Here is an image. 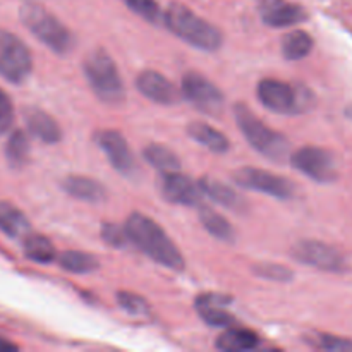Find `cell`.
Returning a JSON list of instances; mask_svg holds the SVG:
<instances>
[{"mask_svg":"<svg viewBox=\"0 0 352 352\" xmlns=\"http://www.w3.org/2000/svg\"><path fill=\"white\" fill-rule=\"evenodd\" d=\"M127 239L140 251H143L148 258L157 263L170 268V270H184V258L175 246L174 241L167 236L164 229L155 220L143 213H131L124 226Z\"/></svg>","mask_w":352,"mask_h":352,"instance_id":"6da1fadb","label":"cell"},{"mask_svg":"<svg viewBox=\"0 0 352 352\" xmlns=\"http://www.w3.org/2000/svg\"><path fill=\"white\" fill-rule=\"evenodd\" d=\"M164 24L175 36L199 50L215 52L222 47L223 38L220 30L179 2H172L167 7Z\"/></svg>","mask_w":352,"mask_h":352,"instance_id":"7a4b0ae2","label":"cell"},{"mask_svg":"<svg viewBox=\"0 0 352 352\" xmlns=\"http://www.w3.org/2000/svg\"><path fill=\"white\" fill-rule=\"evenodd\" d=\"M86 81L91 86L93 93L109 105H119L126 98L122 78L113 58L105 50L98 48L86 55L85 58Z\"/></svg>","mask_w":352,"mask_h":352,"instance_id":"3957f363","label":"cell"},{"mask_svg":"<svg viewBox=\"0 0 352 352\" xmlns=\"http://www.w3.org/2000/svg\"><path fill=\"white\" fill-rule=\"evenodd\" d=\"M265 109L285 116H298L306 112L315 103V96L309 88L299 82H284L278 79H261L256 91Z\"/></svg>","mask_w":352,"mask_h":352,"instance_id":"277c9868","label":"cell"},{"mask_svg":"<svg viewBox=\"0 0 352 352\" xmlns=\"http://www.w3.org/2000/svg\"><path fill=\"white\" fill-rule=\"evenodd\" d=\"M234 117L248 143L274 162H284L289 155V141L258 119L244 103H236Z\"/></svg>","mask_w":352,"mask_h":352,"instance_id":"5b68a950","label":"cell"},{"mask_svg":"<svg viewBox=\"0 0 352 352\" xmlns=\"http://www.w3.org/2000/svg\"><path fill=\"white\" fill-rule=\"evenodd\" d=\"M19 16L24 26L55 54L65 55L74 48V36L71 31L54 14L45 10L38 3L23 6Z\"/></svg>","mask_w":352,"mask_h":352,"instance_id":"8992f818","label":"cell"},{"mask_svg":"<svg viewBox=\"0 0 352 352\" xmlns=\"http://www.w3.org/2000/svg\"><path fill=\"white\" fill-rule=\"evenodd\" d=\"M33 71V57L26 45L10 31L0 30V76L21 85Z\"/></svg>","mask_w":352,"mask_h":352,"instance_id":"52a82bcc","label":"cell"},{"mask_svg":"<svg viewBox=\"0 0 352 352\" xmlns=\"http://www.w3.org/2000/svg\"><path fill=\"white\" fill-rule=\"evenodd\" d=\"M182 95L199 112L219 116L226 107V96L208 78L198 72H188L182 78Z\"/></svg>","mask_w":352,"mask_h":352,"instance_id":"ba28073f","label":"cell"},{"mask_svg":"<svg viewBox=\"0 0 352 352\" xmlns=\"http://www.w3.org/2000/svg\"><path fill=\"white\" fill-rule=\"evenodd\" d=\"M234 182L241 188L263 192L278 199H291L296 195V186L289 179L263 170V168L244 167L234 172Z\"/></svg>","mask_w":352,"mask_h":352,"instance_id":"9c48e42d","label":"cell"},{"mask_svg":"<svg viewBox=\"0 0 352 352\" xmlns=\"http://www.w3.org/2000/svg\"><path fill=\"white\" fill-rule=\"evenodd\" d=\"M292 256L299 263L318 268L330 274H342L347 270V261L344 254L333 246L320 241H301L292 248Z\"/></svg>","mask_w":352,"mask_h":352,"instance_id":"30bf717a","label":"cell"},{"mask_svg":"<svg viewBox=\"0 0 352 352\" xmlns=\"http://www.w3.org/2000/svg\"><path fill=\"white\" fill-rule=\"evenodd\" d=\"M292 167L316 182H333L337 179L336 158L330 151L318 146H305L291 157Z\"/></svg>","mask_w":352,"mask_h":352,"instance_id":"8fae6325","label":"cell"},{"mask_svg":"<svg viewBox=\"0 0 352 352\" xmlns=\"http://www.w3.org/2000/svg\"><path fill=\"white\" fill-rule=\"evenodd\" d=\"M158 189L160 195L167 199L168 203L184 206H199L201 203V189L186 175L177 174V172H162L158 179Z\"/></svg>","mask_w":352,"mask_h":352,"instance_id":"7c38bea8","label":"cell"},{"mask_svg":"<svg viewBox=\"0 0 352 352\" xmlns=\"http://www.w3.org/2000/svg\"><path fill=\"white\" fill-rule=\"evenodd\" d=\"M95 143L107 155V158H109V162L117 172L129 175L136 170L134 155L131 153L129 144H127L126 138L122 134L112 129L98 131L95 134Z\"/></svg>","mask_w":352,"mask_h":352,"instance_id":"4fadbf2b","label":"cell"},{"mask_svg":"<svg viewBox=\"0 0 352 352\" xmlns=\"http://www.w3.org/2000/svg\"><path fill=\"white\" fill-rule=\"evenodd\" d=\"M136 86L141 95L160 105H174L181 100V95L172 81H168L164 74L157 71L146 69L141 72L136 79Z\"/></svg>","mask_w":352,"mask_h":352,"instance_id":"5bb4252c","label":"cell"},{"mask_svg":"<svg viewBox=\"0 0 352 352\" xmlns=\"http://www.w3.org/2000/svg\"><path fill=\"white\" fill-rule=\"evenodd\" d=\"M260 14L263 23L272 28L294 26L308 19V12L301 6L287 0H260Z\"/></svg>","mask_w":352,"mask_h":352,"instance_id":"9a60e30c","label":"cell"},{"mask_svg":"<svg viewBox=\"0 0 352 352\" xmlns=\"http://www.w3.org/2000/svg\"><path fill=\"white\" fill-rule=\"evenodd\" d=\"M230 302H232V298H229V296L208 292V294L198 296L195 306L199 318H201L206 325L230 327L232 323H236V318L226 309V306L230 305Z\"/></svg>","mask_w":352,"mask_h":352,"instance_id":"2e32d148","label":"cell"},{"mask_svg":"<svg viewBox=\"0 0 352 352\" xmlns=\"http://www.w3.org/2000/svg\"><path fill=\"white\" fill-rule=\"evenodd\" d=\"M26 126L34 138L48 144L58 143L62 140V129L57 120L38 107H28L23 112Z\"/></svg>","mask_w":352,"mask_h":352,"instance_id":"e0dca14e","label":"cell"},{"mask_svg":"<svg viewBox=\"0 0 352 352\" xmlns=\"http://www.w3.org/2000/svg\"><path fill=\"white\" fill-rule=\"evenodd\" d=\"M62 189L72 198L81 199L86 203H102L105 201L107 191L98 181L85 177V175H69L62 181Z\"/></svg>","mask_w":352,"mask_h":352,"instance_id":"ac0fdd59","label":"cell"},{"mask_svg":"<svg viewBox=\"0 0 352 352\" xmlns=\"http://www.w3.org/2000/svg\"><path fill=\"white\" fill-rule=\"evenodd\" d=\"M198 186L203 195H206L210 199L219 203V205L234 210V212H243L244 210V199L241 198L239 192L236 189L229 188L227 184H223V182L217 181L213 177H201Z\"/></svg>","mask_w":352,"mask_h":352,"instance_id":"d6986e66","label":"cell"},{"mask_svg":"<svg viewBox=\"0 0 352 352\" xmlns=\"http://www.w3.org/2000/svg\"><path fill=\"white\" fill-rule=\"evenodd\" d=\"M0 230L12 239H24L31 232V223L12 203L0 201Z\"/></svg>","mask_w":352,"mask_h":352,"instance_id":"ffe728a7","label":"cell"},{"mask_svg":"<svg viewBox=\"0 0 352 352\" xmlns=\"http://www.w3.org/2000/svg\"><path fill=\"white\" fill-rule=\"evenodd\" d=\"M188 134L196 141V143L203 144L208 148L213 153H226L230 148L229 140L223 133L219 129L212 127L206 122H191L188 126Z\"/></svg>","mask_w":352,"mask_h":352,"instance_id":"44dd1931","label":"cell"},{"mask_svg":"<svg viewBox=\"0 0 352 352\" xmlns=\"http://www.w3.org/2000/svg\"><path fill=\"white\" fill-rule=\"evenodd\" d=\"M260 344V337L248 329H230L220 333L217 339L215 346L217 349L226 351V352H244V351H253L256 349Z\"/></svg>","mask_w":352,"mask_h":352,"instance_id":"7402d4cb","label":"cell"},{"mask_svg":"<svg viewBox=\"0 0 352 352\" xmlns=\"http://www.w3.org/2000/svg\"><path fill=\"white\" fill-rule=\"evenodd\" d=\"M199 222H201L203 227H205L213 237H217V239L226 241V243H232L234 237H236L229 220H227L226 217L220 215V213H217L215 210L208 208V206H201V208H199Z\"/></svg>","mask_w":352,"mask_h":352,"instance_id":"603a6c76","label":"cell"},{"mask_svg":"<svg viewBox=\"0 0 352 352\" xmlns=\"http://www.w3.org/2000/svg\"><path fill=\"white\" fill-rule=\"evenodd\" d=\"M313 38L306 31H291L282 40V55L287 60H301L306 55H309L313 48Z\"/></svg>","mask_w":352,"mask_h":352,"instance_id":"cb8c5ba5","label":"cell"},{"mask_svg":"<svg viewBox=\"0 0 352 352\" xmlns=\"http://www.w3.org/2000/svg\"><path fill=\"white\" fill-rule=\"evenodd\" d=\"M24 254L36 263H50L57 258L54 244L48 237L31 232L24 237Z\"/></svg>","mask_w":352,"mask_h":352,"instance_id":"d4e9b609","label":"cell"},{"mask_svg":"<svg viewBox=\"0 0 352 352\" xmlns=\"http://www.w3.org/2000/svg\"><path fill=\"white\" fill-rule=\"evenodd\" d=\"M144 160L160 172H174L181 168V160L172 150L164 144H150L143 150Z\"/></svg>","mask_w":352,"mask_h":352,"instance_id":"484cf974","label":"cell"},{"mask_svg":"<svg viewBox=\"0 0 352 352\" xmlns=\"http://www.w3.org/2000/svg\"><path fill=\"white\" fill-rule=\"evenodd\" d=\"M58 265L71 274H91L100 267L96 256L82 251H65L57 258Z\"/></svg>","mask_w":352,"mask_h":352,"instance_id":"4316f807","label":"cell"},{"mask_svg":"<svg viewBox=\"0 0 352 352\" xmlns=\"http://www.w3.org/2000/svg\"><path fill=\"white\" fill-rule=\"evenodd\" d=\"M6 157L12 167H23L30 157V141L23 131H14L6 144Z\"/></svg>","mask_w":352,"mask_h":352,"instance_id":"83f0119b","label":"cell"},{"mask_svg":"<svg viewBox=\"0 0 352 352\" xmlns=\"http://www.w3.org/2000/svg\"><path fill=\"white\" fill-rule=\"evenodd\" d=\"M306 342L315 349L330 351V352H352V340L344 337L330 336V333L315 332L306 336Z\"/></svg>","mask_w":352,"mask_h":352,"instance_id":"f1b7e54d","label":"cell"},{"mask_svg":"<svg viewBox=\"0 0 352 352\" xmlns=\"http://www.w3.org/2000/svg\"><path fill=\"white\" fill-rule=\"evenodd\" d=\"M124 3H126L133 12H136L138 16L150 21V23L153 24L164 23V12H162L157 0H124Z\"/></svg>","mask_w":352,"mask_h":352,"instance_id":"f546056e","label":"cell"},{"mask_svg":"<svg viewBox=\"0 0 352 352\" xmlns=\"http://www.w3.org/2000/svg\"><path fill=\"white\" fill-rule=\"evenodd\" d=\"M117 302H119L127 313H131V315L141 316L150 313V305H148L141 296L134 294V292H117Z\"/></svg>","mask_w":352,"mask_h":352,"instance_id":"4dcf8cb0","label":"cell"},{"mask_svg":"<svg viewBox=\"0 0 352 352\" xmlns=\"http://www.w3.org/2000/svg\"><path fill=\"white\" fill-rule=\"evenodd\" d=\"M254 274L260 275V277L267 278V280H275V282H289L294 274L289 270L287 267H282L277 263H260L253 267Z\"/></svg>","mask_w":352,"mask_h":352,"instance_id":"1f68e13d","label":"cell"},{"mask_svg":"<svg viewBox=\"0 0 352 352\" xmlns=\"http://www.w3.org/2000/svg\"><path fill=\"white\" fill-rule=\"evenodd\" d=\"M100 232H102V239L112 248H126V244L129 243L126 229L120 226H117V223H112V222L103 223Z\"/></svg>","mask_w":352,"mask_h":352,"instance_id":"d6a6232c","label":"cell"},{"mask_svg":"<svg viewBox=\"0 0 352 352\" xmlns=\"http://www.w3.org/2000/svg\"><path fill=\"white\" fill-rule=\"evenodd\" d=\"M14 122V107L9 96L0 89V134L7 133Z\"/></svg>","mask_w":352,"mask_h":352,"instance_id":"836d02e7","label":"cell"},{"mask_svg":"<svg viewBox=\"0 0 352 352\" xmlns=\"http://www.w3.org/2000/svg\"><path fill=\"white\" fill-rule=\"evenodd\" d=\"M7 351H17V346L7 342L6 339H2V337H0V352H7Z\"/></svg>","mask_w":352,"mask_h":352,"instance_id":"e575fe53","label":"cell"}]
</instances>
